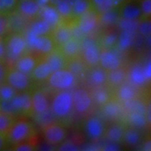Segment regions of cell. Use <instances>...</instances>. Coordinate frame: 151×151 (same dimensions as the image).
Listing matches in <instances>:
<instances>
[{"label": "cell", "instance_id": "obj_1", "mask_svg": "<svg viewBox=\"0 0 151 151\" xmlns=\"http://www.w3.org/2000/svg\"><path fill=\"white\" fill-rule=\"evenodd\" d=\"M4 40L7 55L6 62L9 60L10 61L16 60L22 55L25 54L29 48L25 35L20 32H11Z\"/></svg>", "mask_w": 151, "mask_h": 151}, {"label": "cell", "instance_id": "obj_2", "mask_svg": "<svg viewBox=\"0 0 151 151\" xmlns=\"http://www.w3.org/2000/svg\"><path fill=\"white\" fill-rule=\"evenodd\" d=\"M33 124L25 119L16 120L7 134V139L11 146L20 142L27 141L35 137Z\"/></svg>", "mask_w": 151, "mask_h": 151}, {"label": "cell", "instance_id": "obj_3", "mask_svg": "<svg viewBox=\"0 0 151 151\" xmlns=\"http://www.w3.org/2000/svg\"><path fill=\"white\" fill-rule=\"evenodd\" d=\"M50 108L56 117H67L73 109L72 94L66 91L58 92L53 98Z\"/></svg>", "mask_w": 151, "mask_h": 151}, {"label": "cell", "instance_id": "obj_4", "mask_svg": "<svg viewBox=\"0 0 151 151\" xmlns=\"http://www.w3.org/2000/svg\"><path fill=\"white\" fill-rule=\"evenodd\" d=\"M100 50L101 49L95 40L84 38L81 41V57L89 69L99 65Z\"/></svg>", "mask_w": 151, "mask_h": 151}, {"label": "cell", "instance_id": "obj_5", "mask_svg": "<svg viewBox=\"0 0 151 151\" xmlns=\"http://www.w3.org/2000/svg\"><path fill=\"white\" fill-rule=\"evenodd\" d=\"M99 15V11L92 5L76 19V26L82 35L86 36L93 31L98 24Z\"/></svg>", "mask_w": 151, "mask_h": 151}, {"label": "cell", "instance_id": "obj_6", "mask_svg": "<svg viewBox=\"0 0 151 151\" xmlns=\"http://www.w3.org/2000/svg\"><path fill=\"white\" fill-rule=\"evenodd\" d=\"M75 82L76 76L68 69H61L54 71L48 78L49 85L57 90L70 88Z\"/></svg>", "mask_w": 151, "mask_h": 151}, {"label": "cell", "instance_id": "obj_7", "mask_svg": "<svg viewBox=\"0 0 151 151\" xmlns=\"http://www.w3.org/2000/svg\"><path fill=\"white\" fill-rule=\"evenodd\" d=\"M4 82L9 84L18 92H24L29 90L31 84V79L27 74L14 67H10L8 69Z\"/></svg>", "mask_w": 151, "mask_h": 151}, {"label": "cell", "instance_id": "obj_8", "mask_svg": "<svg viewBox=\"0 0 151 151\" xmlns=\"http://www.w3.org/2000/svg\"><path fill=\"white\" fill-rule=\"evenodd\" d=\"M66 129L60 123H51L45 126L43 129L45 140L53 145H59L66 138Z\"/></svg>", "mask_w": 151, "mask_h": 151}, {"label": "cell", "instance_id": "obj_9", "mask_svg": "<svg viewBox=\"0 0 151 151\" xmlns=\"http://www.w3.org/2000/svg\"><path fill=\"white\" fill-rule=\"evenodd\" d=\"M73 108L79 113H85L92 107V94L84 88L77 89L72 95Z\"/></svg>", "mask_w": 151, "mask_h": 151}, {"label": "cell", "instance_id": "obj_10", "mask_svg": "<svg viewBox=\"0 0 151 151\" xmlns=\"http://www.w3.org/2000/svg\"><path fill=\"white\" fill-rule=\"evenodd\" d=\"M20 94H17L14 97L11 99V102L14 108H16L19 114H23L24 116H32L33 109L31 103L30 92L24 91Z\"/></svg>", "mask_w": 151, "mask_h": 151}, {"label": "cell", "instance_id": "obj_11", "mask_svg": "<svg viewBox=\"0 0 151 151\" xmlns=\"http://www.w3.org/2000/svg\"><path fill=\"white\" fill-rule=\"evenodd\" d=\"M84 130L89 139L92 140H97L104 135L106 129L102 119L98 117H92L85 122Z\"/></svg>", "mask_w": 151, "mask_h": 151}, {"label": "cell", "instance_id": "obj_12", "mask_svg": "<svg viewBox=\"0 0 151 151\" xmlns=\"http://www.w3.org/2000/svg\"><path fill=\"white\" fill-rule=\"evenodd\" d=\"M30 95L34 116L45 113L50 108L48 97L43 90L35 89L34 91H30Z\"/></svg>", "mask_w": 151, "mask_h": 151}, {"label": "cell", "instance_id": "obj_13", "mask_svg": "<svg viewBox=\"0 0 151 151\" xmlns=\"http://www.w3.org/2000/svg\"><path fill=\"white\" fill-rule=\"evenodd\" d=\"M122 62L119 57L111 50L101 49L99 56V65L106 70H115L121 67Z\"/></svg>", "mask_w": 151, "mask_h": 151}, {"label": "cell", "instance_id": "obj_14", "mask_svg": "<svg viewBox=\"0 0 151 151\" xmlns=\"http://www.w3.org/2000/svg\"><path fill=\"white\" fill-rule=\"evenodd\" d=\"M81 41L82 40H81L74 36H71L66 42L57 48L59 49L61 54L65 56V59L70 60L81 56Z\"/></svg>", "mask_w": 151, "mask_h": 151}, {"label": "cell", "instance_id": "obj_15", "mask_svg": "<svg viewBox=\"0 0 151 151\" xmlns=\"http://www.w3.org/2000/svg\"><path fill=\"white\" fill-rule=\"evenodd\" d=\"M113 97L116 98L119 103L124 104L133 99L138 98L137 87L129 81H125L113 91Z\"/></svg>", "mask_w": 151, "mask_h": 151}, {"label": "cell", "instance_id": "obj_16", "mask_svg": "<svg viewBox=\"0 0 151 151\" xmlns=\"http://www.w3.org/2000/svg\"><path fill=\"white\" fill-rule=\"evenodd\" d=\"M119 13L121 19L140 20V4H138V0H128L119 8Z\"/></svg>", "mask_w": 151, "mask_h": 151}, {"label": "cell", "instance_id": "obj_17", "mask_svg": "<svg viewBox=\"0 0 151 151\" xmlns=\"http://www.w3.org/2000/svg\"><path fill=\"white\" fill-rule=\"evenodd\" d=\"M16 11L29 19L40 18V7L36 0H19L18 2Z\"/></svg>", "mask_w": 151, "mask_h": 151}, {"label": "cell", "instance_id": "obj_18", "mask_svg": "<svg viewBox=\"0 0 151 151\" xmlns=\"http://www.w3.org/2000/svg\"><path fill=\"white\" fill-rule=\"evenodd\" d=\"M50 35L53 39L56 47H59L63 45L72 36L70 24L62 20L52 29Z\"/></svg>", "mask_w": 151, "mask_h": 151}, {"label": "cell", "instance_id": "obj_19", "mask_svg": "<svg viewBox=\"0 0 151 151\" xmlns=\"http://www.w3.org/2000/svg\"><path fill=\"white\" fill-rule=\"evenodd\" d=\"M40 60V58L31 54H24L21 56H19L14 62V66L17 70H20L22 72L27 74L29 76V74L32 72L34 68Z\"/></svg>", "mask_w": 151, "mask_h": 151}, {"label": "cell", "instance_id": "obj_20", "mask_svg": "<svg viewBox=\"0 0 151 151\" xmlns=\"http://www.w3.org/2000/svg\"><path fill=\"white\" fill-rule=\"evenodd\" d=\"M54 40L50 35H45L40 36H36L33 41L31 48L35 49L39 54L45 55L50 53L55 48Z\"/></svg>", "mask_w": 151, "mask_h": 151}, {"label": "cell", "instance_id": "obj_21", "mask_svg": "<svg viewBox=\"0 0 151 151\" xmlns=\"http://www.w3.org/2000/svg\"><path fill=\"white\" fill-rule=\"evenodd\" d=\"M102 111L106 117L111 119H120L124 115V105L113 97L102 106Z\"/></svg>", "mask_w": 151, "mask_h": 151}, {"label": "cell", "instance_id": "obj_22", "mask_svg": "<svg viewBox=\"0 0 151 151\" xmlns=\"http://www.w3.org/2000/svg\"><path fill=\"white\" fill-rule=\"evenodd\" d=\"M42 58L50 64L53 72L61 69H66L68 60L61 54V52L57 47H55L48 54L45 55Z\"/></svg>", "mask_w": 151, "mask_h": 151}, {"label": "cell", "instance_id": "obj_23", "mask_svg": "<svg viewBox=\"0 0 151 151\" xmlns=\"http://www.w3.org/2000/svg\"><path fill=\"white\" fill-rule=\"evenodd\" d=\"M52 72L53 71L50 64L45 60L42 58V60L40 59L37 65H35L32 72L29 74V77L33 81L42 82V81H46Z\"/></svg>", "mask_w": 151, "mask_h": 151}, {"label": "cell", "instance_id": "obj_24", "mask_svg": "<svg viewBox=\"0 0 151 151\" xmlns=\"http://www.w3.org/2000/svg\"><path fill=\"white\" fill-rule=\"evenodd\" d=\"M127 76L128 72L122 67L107 71V86L113 92L116 88L126 81Z\"/></svg>", "mask_w": 151, "mask_h": 151}, {"label": "cell", "instance_id": "obj_25", "mask_svg": "<svg viewBox=\"0 0 151 151\" xmlns=\"http://www.w3.org/2000/svg\"><path fill=\"white\" fill-rule=\"evenodd\" d=\"M123 120L124 121L123 123L125 124V125L129 124L130 127H133L138 129L145 128L149 124L145 115L139 112H129L128 114L124 115Z\"/></svg>", "mask_w": 151, "mask_h": 151}, {"label": "cell", "instance_id": "obj_26", "mask_svg": "<svg viewBox=\"0 0 151 151\" xmlns=\"http://www.w3.org/2000/svg\"><path fill=\"white\" fill-rule=\"evenodd\" d=\"M40 17L45 19L50 24L52 29H54L60 22H61V18L60 16L58 11L53 5H45L40 8Z\"/></svg>", "mask_w": 151, "mask_h": 151}, {"label": "cell", "instance_id": "obj_27", "mask_svg": "<svg viewBox=\"0 0 151 151\" xmlns=\"http://www.w3.org/2000/svg\"><path fill=\"white\" fill-rule=\"evenodd\" d=\"M126 127L127 125H125L124 123H115L112 124L108 129L105 130L104 134H106V138L108 141L119 144L123 141V137Z\"/></svg>", "mask_w": 151, "mask_h": 151}, {"label": "cell", "instance_id": "obj_28", "mask_svg": "<svg viewBox=\"0 0 151 151\" xmlns=\"http://www.w3.org/2000/svg\"><path fill=\"white\" fill-rule=\"evenodd\" d=\"M88 80L89 83L95 88L107 86V71L100 67V65L91 68Z\"/></svg>", "mask_w": 151, "mask_h": 151}, {"label": "cell", "instance_id": "obj_29", "mask_svg": "<svg viewBox=\"0 0 151 151\" xmlns=\"http://www.w3.org/2000/svg\"><path fill=\"white\" fill-rule=\"evenodd\" d=\"M127 79H129L132 85H134L136 87H141L145 86L146 83H148V80L146 78L145 70L143 65H136L130 70L129 74H128ZM150 82V81H149Z\"/></svg>", "mask_w": 151, "mask_h": 151}, {"label": "cell", "instance_id": "obj_30", "mask_svg": "<svg viewBox=\"0 0 151 151\" xmlns=\"http://www.w3.org/2000/svg\"><path fill=\"white\" fill-rule=\"evenodd\" d=\"M66 69L70 70L76 78H81L83 77V76L87 72V70L89 69L86 65L84 63L83 60L81 59V56L76 57L74 59L70 60L67 62V65H66Z\"/></svg>", "mask_w": 151, "mask_h": 151}, {"label": "cell", "instance_id": "obj_31", "mask_svg": "<svg viewBox=\"0 0 151 151\" xmlns=\"http://www.w3.org/2000/svg\"><path fill=\"white\" fill-rule=\"evenodd\" d=\"M141 139V134L138 129L133 127H126L122 143H124L125 145L129 147H135L140 143Z\"/></svg>", "mask_w": 151, "mask_h": 151}, {"label": "cell", "instance_id": "obj_32", "mask_svg": "<svg viewBox=\"0 0 151 151\" xmlns=\"http://www.w3.org/2000/svg\"><path fill=\"white\" fill-rule=\"evenodd\" d=\"M136 34L137 31L134 30H122L118 39V47L122 50L130 48L134 44Z\"/></svg>", "mask_w": 151, "mask_h": 151}, {"label": "cell", "instance_id": "obj_33", "mask_svg": "<svg viewBox=\"0 0 151 151\" xmlns=\"http://www.w3.org/2000/svg\"><path fill=\"white\" fill-rule=\"evenodd\" d=\"M106 86L96 87V90L92 95V101H95V103L100 106H103L113 97V91Z\"/></svg>", "mask_w": 151, "mask_h": 151}, {"label": "cell", "instance_id": "obj_34", "mask_svg": "<svg viewBox=\"0 0 151 151\" xmlns=\"http://www.w3.org/2000/svg\"><path fill=\"white\" fill-rule=\"evenodd\" d=\"M118 39H119V35L115 31H110V32H106L100 36L99 40H97V41L100 49L111 50L114 46L117 45Z\"/></svg>", "mask_w": 151, "mask_h": 151}, {"label": "cell", "instance_id": "obj_35", "mask_svg": "<svg viewBox=\"0 0 151 151\" xmlns=\"http://www.w3.org/2000/svg\"><path fill=\"white\" fill-rule=\"evenodd\" d=\"M119 18L120 16H119V9H111L100 13L98 24H101L103 26L112 25L116 22L119 21Z\"/></svg>", "mask_w": 151, "mask_h": 151}, {"label": "cell", "instance_id": "obj_36", "mask_svg": "<svg viewBox=\"0 0 151 151\" xmlns=\"http://www.w3.org/2000/svg\"><path fill=\"white\" fill-rule=\"evenodd\" d=\"M30 31L35 36H40L45 35H50L52 31V28L48 22L40 18V20H37L33 24Z\"/></svg>", "mask_w": 151, "mask_h": 151}, {"label": "cell", "instance_id": "obj_37", "mask_svg": "<svg viewBox=\"0 0 151 151\" xmlns=\"http://www.w3.org/2000/svg\"><path fill=\"white\" fill-rule=\"evenodd\" d=\"M55 7L56 10L58 11L62 21L68 23L71 20H75V19H73V17H72L71 7L64 0H60L59 3H57L55 5Z\"/></svg>", "mask_w": 151, "mask_h": 151}, {"label": "cell", "instance_id": "obj_38", "mask_svg": "<svg viewBox=\"0 0 151 151\" xmlns=\"http://www.w3.org/2000/svg\"><path fill=\"white\" fill-rule=\"evenodd\" d=\"M92 6V4L90 0H77L75 4L71 6L73 19L76 20L84 12H86Z\"/></svg>", "mask_w": 151, "mask_h": 151}, {"label": "cell", "instance_id": "obj_39", "mask_svg": "<svg viewBox=\"0 0 151 151\" xmlns=\"http://www.w3.org/2000/svg\"><path fill=\"white\" fill-rule=\"evenodd\" d=\"M16 120V116L0 112V133L7 134Z\"/></svg>", "mask_w": 151, "mask_h": 151}, {"label": "cell", "instance_id": "obj_40", "mask_svg": "<svg viewBox=\"0 0 151 151\" xmlns=\"http://www.w3.org/2000/svg\"><path fill=\"white\" fill-rule=\"evenodd\" d=\"M19 92L9 84L4 82L0 84V101H8L14 97Z\"/></svg>", "mask_w": 151, "mask_h": 151}, {"label": "cell", "instance_id": "obj_41", "mask_svg": "<svg viewBox=\"0 0 151 151\" xmlns=\"http://www.w3.org/2000/svg\"><path fill=\"white\" fill-rule=\"evenodd\" d=\"M35 139V137H33L32 139H29L27 141H24L20 142L19 144L12 145V150L14 151H34L37 150V145L36 143L37 141H34L33 139Z\"/></svg>", "mask_w": 151, "mask_h": 151}, {"label": "cell", "instance_id": "obj_42", "mask_svg": "<svg viewBox=\"0 0 151 151\" xmlns=\"http://www.w3.org/2000/svg\"><path fill=\"white\" fill-rule=\"evenodd\" d=\"M19 0H0V14H10L16 10Z\"/></svg>", "mask_w": 151, "mask_h": 151}, {"label": "cell", "instance_id": "obj_43", "mask_svg": "<svg viewBox=\"0 0 151 151\" xmlns=\"http://www.w3.org/2000/svg\"><path fill=\"white\" fill-rule=\"evenodd\" d=\"M126 1H128V0H104L103 5L98 9V11H99V13H102L103 11L108 10L111 9H119Z\"/></svg>", "mask_w": 151, "mask_h": 151}, {"label": "cell", "instance_id": "obj_44", "mask_svg": "<svg viewBox=\"0 0 151 151\" xmlns=\"http://www.w3.org/2000/svg\"><path fill=\"white\" fill-rule=\"evenodd\" d=\"M119 27L122 30H138V26L139 22V20H132V19H121L119 21Z\"/></svg>", "mask_w": 151, "mask_h": 151}, {"label": "cell", "instance_id": "obj_45", "mask_svg": "<svg viewBox=\"0 0 151 151\" xmlns=\"http://www.w3.org/2000/svg\"><path fill=\"white\" fill-rule=\"evenodd\" d=\"M9 14H0V38H4L9 33Z\"/></svg>", "mask_w": 151, "mask_h": 151}, {"label": "cell", "instance_id": "obj_46", "mask_svg": "<svg viewBox=\"0 0 151 151\" xmlns=\"http://www.w3.org/2000/svg\"><path fill=\"white\" fill-rule=\"evenodd\" d=\"M141 19H150L151 16V0H140Z\"/></svg>", "mask_w": 151, "mask_h": 151}, {"label": "cell", "instance_id": "obj_47", "mask_svg": "<svg viewBox=\"0 0 151 151\" xmlns=\"http://www.w3.org/2000/svg\"><path fill=\"white\" fill-rule=\"evenodd\" d=\"M151 21L150 19H144L141 20V22L139 24L138 26V30L141 35L148 37L149 35H150L151 30Z\"/></svg>", "mask_w": 151, "mask_h": 151}, {"label": "cell", "instance_id": "obj_48", "mask_svg": "<svg viewBox=\"0 0 151 151\" xmlns=\"http://www.w3.org/2000/svg\"><path fill=\"white\" fill-rule=\"evenodd\" d=\"M60 145L58 147V150L60 151H77L80 150V148L71 141H65L60 144Z\"/></svg>", "mask_w": 151, "mask_h": 151}, {"label": "cell", "instance_id": "obj_49", "mask_svg": "<svg viewBox=\"0 0 151 151\" xmlns=\"http://www.w3.org/2000/svg\"><path fill=\"white\" fill-rule=\"evenodd\" d=\"M7 55H6L5 44L4 38H0V62H3L5 64Z\"/></svg>", "mask_w": 151, "mask_h": 151}, {"label": "cell", "instance_id": "obj_50", "mask_svg": "<svg viewBox=\"0 0 151 151\" xmlns=\"http://www.w3.org/2000/svg\"><path fill=\"white\" fill-rule=\"evenodd\" d=\"M7 71H8V69L5 66V64L3 62H0V84L4 83L5 81Z\"/></svg>", "mask_w": 151, "mask_h": 151}, {"label": "cell", "instance_id": "obj_51", "mask_svg": "<svg viewBox=\"0 0 151 151\" xmlns=\"http://www.w3.org/2000/svg\"><path fill=\"white\" fill-rule=\"evenodd\" d=\"M9 145L7 139V134L0 133V150H4Z\"/></svg>", "mask_w": 151, "mask_h": 151}, {"label": "cell", "instance_id": "obj_52", "mask_svg": "<svg viewBox=\"0 0 151 151\" xmlns=\"http://www.w3.org/2000/svg\"><path fill=\"white\" fill-rule=\"evenodd\" d=\"M120 147L119 145H117L116 143H112L109 144L108 145H106L104 147V149H103V150H120Z\"/></svg>", "mask_w": 151, "mask_h": 151}, {"label": "cell", "instance_id": "obj_53", "mask_svg": "<svg viewBox=\"0 0 151 151\" xmlns=\"http://www.w3.org/2000/svg\"><path fill=\"white\" fill-rule=\"evenodd\" d=\"M144 70H145V74L147 80L150 81V60H149V62L147 63L145 67H144Z\"/></svg>", "mask_w": 151, "mask_h": 151}, {"label": "cell", "instance_id": "obj_54", "mask_svg": "<svg viewBox=\"0 0 151 151\" xmlns=\"http://www.w3.org/2000/svg\"><path fill=\"white\" fill-rule=\"evenodd\" d=\"M142 150L145 151H150L151 150V142L150 139L146 140L142 146Z\"/></svg>", "mask_w": 151, "mask_h": 151}, {"label": "cell", "instance_id": "obj_55", "mask_svg": "<svg viewBox=\"0 0 151 151\" xmlns=\"http://www.w3.org/2000/svg\"><path fill=\"white\" fill-rule=\"evenodd\" d=\"M90 1H91V3L92 4V5L94 6L97 10H98V9L101 6L103 5V2H104V0H90Z\"/></svg>", "mask_w": 151, "mask_h": 151}, {"label": "cell", "instance_id": "obj_56", "mask_svg": "<svg viewBox=\"0 0 151 151\" xmlns=\"http://www.w3.org/2000/svg\"><path fill=\"white\" fill-rule=\"evenodd\" d=\"M36 2L38 3V4L40 5V8H42L44 6L47 5L50 3V0H36Z\"/></svg>", "mask_w": 151, "mask_h": 151}, {"label": "cell", "instance_id": "obj_57", "mask_svg": "<svg viewBox=\"0 0 151 151\" xmlns=\"http://www.w3.org/2000/svg\"><path fill=\"white\" fill-rule=\"evenodd\" d=\"M64 1H65V2H66V3H67V4H69L70 7H71V6L73 5V4H75L77 0H64Z\"/></svg>", "mask_w": 151, "mask_h": 151}]
</instances>
